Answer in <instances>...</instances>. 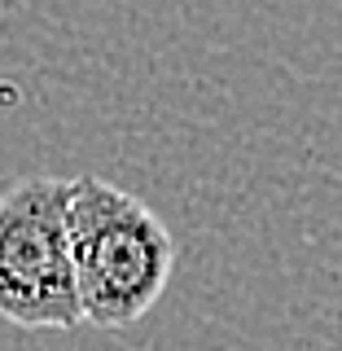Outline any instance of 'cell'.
I'll return each mask as SVG.
<instances>
[{"instance_id": "7a4b0ae2", "label": "cell", "mask_w": 342, "mask_h": 351, "mask_svg": "<svg viewBox=\"0 0 342 351\" xmlns=\"http://www.w3.org/2000/svg\"><path fill=\"white\" fill-rule=\"evenodd\" d=\"M0 316L22 329L84 325L71 246V180L36 176L0 202Z\"/></svg>"}, {"instance_id": "6da1fadb", "label": "cell", "mask_w": 342, "mask_h": 351, "mask_svg": "<svg viewBox=\"0 0 342 351\" xmlns=\"http://www.w3.org/2000/svg\"><path fill=\"white\" fill-rule=\"evenodd\" d=\"M71 246L84 321L97 329L149 316L175 272V237L158 211L101 176L71 180Z\"/></svg>"}]
</instances>
